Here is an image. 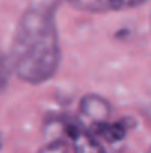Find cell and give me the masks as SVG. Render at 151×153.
I'll use <instances>...</instances> for the list:
<instances>
[{
  "mask_svg": "<svg viewBox=\"0 0 151 153\" xmlns=\"http://www.w3.org/2000/svg\"><path fill=\"white\" fill-rule=\"evenodd\" d=\"M73 7L85 12H114L139 6L145 0H67Z\"/></svg>",
  "mask_w": 151,
  "mask_h": 153,
  "instance_id": "3",
  "label": "cell"
},
{
  "mask_svg": "<svg viewBox=\"0 0 151 153\" xmlns=\"http://www.w3.org/2000/svg\"><path fill=\"white\" fill-rule=\"evenodd\" d=\"M64 129L71 138L73 153H105L99 138L91 129H86L74 122L65 123Z\"/></svg>",
  "mask_w": 151,
  "mask_h": 153,
  "instance_id": "2",
  "label": "cell"
},
{
  "mask_svg": "<svg viewBox=\"0 0 151 153\" xmlns=\"http://www.w3.org/2000/svg\"><path fill=\"white\" fill-rule=\"evenodd\" d=\"M80 111L94 125V123H98V122L108 120L110 113H111V107H110V102L105 98H102L99 95H95V94H89V95H85L82 98Z\"/></svg>",
  "mask_w": 151,
  "mask_h": 153,
  "instance_id": "4",
  "label": "cell"
},
{
  "mask_svg": "<svg viewBox=\"0 0 151 153\" xmlns=\"http://www.w3.org/2000/svg\"><path fill=\"white\" fill-rule=\"evenodd\" d=\"M98 138L105 140L107 143H117L120 140H123L126 137L127 132V126H124L122 122H98L92 125L91 129Z\"/></svg>",
  "mask_w": 151,
  "mask_h": 153,
  "instance_id": "5",
  "label": "cell"
},
{
  "mask_svg": "<svg viewBox=\"0 0 151 153\" xmlns=\"http://www.w3.org/2000/svg\"><path fill=\"white\" fill-rule=\"evenodd\" d=\"M39 153H70V147L64 140L58 138L48 143L45 147H42Z\"/></svg>",
  "mask_w": 151,
  "mask_h": 153,
  "instance_id": "6",
  "label": "cell"
},
{
  "mask_svg": "<svg viewBox=\"0 0 151 153\" xmlns=\"http://www.w3.org/2000/svg\"><path fill=\"white\" fill-rule=\"evenodd\" d=\"M18 77L39 85L56 73L61 49L53 18L48 10L30 9L19 21L10 52Z\"/></svg>",
  "mask_w": 151,
  "mask_h": 153,
  "instance_id": "1",
  "label": "cell"
}]
</instances>
